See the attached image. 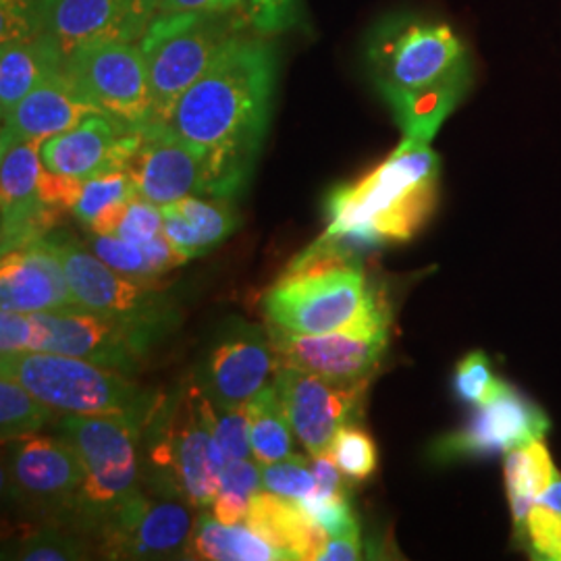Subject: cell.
Listing matches in <instances>:
<instances>
[{"label":"cell","mask_w":561,"mask_h":561,"mask_svg":"<svg viewBox=\"0 0 561 561\" xmlns=\"http://www.w3.org/2000/svg\"><path fill=\"white\" fill-rule=\"evenodd\" d=\"M42 141H18L2 146L0 210L2 254L20 250L55 231L59 217L44 208L41 198Z\"/></svg>","instance_id":"21"},{"label":"cell","mask_w":561,"mask_h":561,"mask_svg":"<svg viewBox=\"0 0 561 561\" xmlns=\"http://www.w3.org/2000/svg\"><path fill=\"white\" fill-rule=\"evenodd\" d=\"M537 503H541V505L553 510L556 514H560L561 516V477H558L556 481L551 482V484L542 491Z\"/></svg>","instance_id":"49"},{"label":"cell","mask_w":561,"mask_h":561,"mask_svg":"<svg viewBox=\"0 0 561 561\" xmlns=\"http://www.w3.org/2000/svg\"><path fill=\"white\" fill-rule=\"evenodd\" d=\"M4 479L18 502L42 514L81 512L85 466L67 439L30 435L9 442Z\"/></svg>","instance_id":"12"},{"label":"cell","mask_w":561,"mask_h":561,"mask_svg":"<svg viewBox=\"0 0 561 561\" xmlns=\"http://www.w3.org/2000/svg\"><path fill=\"white\" fill-rule=\"evenodd\" d=\"M34 36H48L69 57L78 46L101 38L140 42L154 20L148 0H27Z\"/></svg>","instance_id":"15"},{"label":"cell","mask_w":561,"mask_h":561,"mask_svg":"<svg viewBox=\"0 0 561 561\" xmlns=\"http://www.w3.org/2000/svg\"><path fill=\"white\" fill-rule=\"evenodd\" d=\"M83 243L104 264L131 279L159 280L164 273L187 262L164 233L140 243L121 240L117 236L90 233Z\"/></svg>","instance_id":"26"},{"label":"cell","mask_w":561,"mask_h":561,"mask_svg":"<svg viewBox=\"0 0 561 561\" xmlns=\"http://www.w3.org/2000/svg\"><path fill=\"white\" fill-rule=\"evenodd\" d=\"M0 301L2 310L23 314L78 308L59 254L46 236L2 254Z\"/></svg>","instance_id":"22"},{"label":"cell","mask_w":561,"mask_h":561,"mask_svg":"<svg viewBox=\"0 0 561 561\" xmlns=\"http://www.w3.org/2000/svg\"><path fill=\"white\" fill-rule=\"evenodd\" d=\"M248 27L240 11H196L150 21L140 48L148 67L152 121H169L181 94Z\"/></svg>","instance_id":"5"},{"label":"cell","mask_w":561,"mask_h":561,"mask_svg":"<svg viewBox=\"0 0 561 561\" xmlns=\"http://www.w3.org/2000/svg\"><path fill=\"white\" fill-rule=\"evenodd\" d=\"M358 558H360V528L329 537L321 553L322 561H354Z\"/></svg>","instance_id":"47"},{"label":"cell","mask_w":561,"mask_h":561,"mask_svg":"<svg viewBox=\"0 0 561 561\" xmlns=\"http://www.w3.org/2000/svg\"><path fill=\"white\" fill-rule=\"evenodd\" d=\"M312 468L317 474V495L321 497H343L347 495V484L343 481V472L337 466V461L333 460L331 451L322 454L319 458H312Z\"/></svg>","instance_id":"45"},{"label":"cell","mask_w":561,"mask_h":561,"mask_svg":"<svg viewBox=\"0 0 561 561\" xmlns=\"http://www.w3.org/2000/svg\"><path fill=\"white\" fill-rule=\"evenodd\" d=\"M279 368H298L341 382L368 381L389 340V314L324 335H294L268 324Z\"/></svg>","instance_id":"13"},{"label":"cell","mask_w":561,"mask_h":561,"mask_svg":"<svg viewBox=\"0 0 561 561\" xmlns=\"http://www.w3.org/2000/svg\"><path fill=\"white\" fill-rule=\"evenodd\" d=\"M154 18L196 11H240V0H148Z\"/></svg>","instance_id":"44"},{"label":"cell","mask_w":561,"mask_h":561,"mask_svg":"<svg viewBox=\"0 0 561 561\" xmlns=\"http://www.w3.org/2000/svg\"><path fill=\"white\" fill-rule=\"evenodd\" d=\"M185 560L279 561L287 558L245 524H222L213 516V512H202Z\"/></svg>","instance_id":"27"},{"label":"cell","mask_w":561,"mask_h":561,"mask_svg":"<svg viewBox=\"0 0 561 561\" xmlns=\"http://www.w3.org/2000/svg\"><path fill=\"white\" fill-rule=\"evenodd\" d=\"M83 190V181L69 175L53 173L46 167L42 169L41 175V198L44 208L53 213L55 217L62 219L67 210H73L78 204Z\"/></svg>","instance_id":"41"},{"label":"cell","mask_w":561,"mask_h":561,"mask_svg":"<svg viewBox=\"0 0 561 561\" xmlns=\"http://www.w3.org/2000/svg\"><path fill=\"white\" fill-rule=\"evenodd\" d=\"M127 175L146 201L167 206L202 192V162L167 121H148L129 157Z\"/></svg>","instance_id":"20"},{"label":"cell","mask_w":561,"mask_h":561,"mask_svg":"<svg viewBox=\"0 0 561 561\" xmlns=\"http://www.w3.org/2000/svg\"><path fill=\"white\" fill-rule=\"evenodd\" d=\"M144 421L127 414H67L60 419L62 439L73 445L88 472L81 503L85 518L102 522L140 491L138 445Z\"/></svg>","instance_id":"9"},{"label":"cell","mask_w":561,"mask_h":561,"mask_svg":"<svg viewBox=\"0 0 561 561\" xmlns=\"http://www.w3.org/2000/svg\"><path fill=\"white\" fill-rule=\"evenodd\" d=\"M300 0H240L245 25L256 34H279L300 21Z\"/></svg>","instance_id":"36"},{"label":"cell","mask_w":561,"mask_h":561,"mask_svg":"<svg viewBox=\"0 0 561 561\" xmlns=\"http://www.w3.org/2000/svg\"><path fill=\"white\" fill-rule=\"evenodd\" d=\"M192 505L141 491L113 510L102 524V553L113 560L187 558L196 528Z\"/></svg>","instance_id":"11"},{"label":"cell","mask_w":561,"mask_h":561,"mask_svg":"<svg viewBox=\"0 0 561 561\" xmlns=\"http://www.w3.org/2000/svg\"><path fill=\"white\" fill-rule=\"evenodd\" d=\"M329 451L333 460L337 461L343 477L354 482L368 481L379 463L377 445L373 437L356 424L341 426Z\"/></svg>","instance_id":"32"},{"label":"cell","mask_w":561,"mask_h":561,"mask_svg":"<svg viewBox=\"0 0 561 561\" xmlns=\"http://www.w3.org/2000/svg\"><path fill=\"white\" fill-rule=\"evenodd\" d=\"M368 62L403 138H435L472 83V62L454 30L439 21L391 18L368 42Z\"/></svg>","instance_id":"2"},{"label":"cell","mask_w":561,"mask_h":561,"mask_svg":"<svg viewBox=\"0 0 561 561\" xmlns=\"http://www.w3.org/2000/svg\"><path fill=\"white\" fill-rule=\"evenodd\" d=\"M129 201L115 202V204H111V206H106L104 210H101L96 215V219L90 222V227H88L90 233H94V236H117L121 222H123L125 215H127Z\"/></svg>","instance_id":"48"},{"label":"cell","mask_w":561,"mask_h":561,"mask_svg":"<svg viewBox=\"0 0 561 561\" xmlns=\"http://www.w3.org/2000/svg\"><path fill=\"white\" fill-rule=\"evenodd\" d=\"M317 474L312 463L304 456H289L285 460L262 463V489L289 500H306L317 493Z\"/></svg>","instance_id":"34"},{"label":"cell","mask_w":561,"mask_h":561,"mask_svg":"<svg viewBox=\"0 0 561 561\" xmlns=\"http://www.w3.org/2000/svg\"><path fill=\"white\" fill-rule=\"evenodd\" d=\"M503 477L514 514V524L522 535L530 510L537 505L539 495L560 474L551 461L549 449L541 439H537L505 454Z\"/></svg>","instance_id":"28"},{"label":"cell","mask_w":561,"mask_h":561,"mask_svg":"<svg viewBox=\"0 0 561 561\" xmlns=\"http://www.w3.org/2000/svg\"><path fill=\"white\" fill-rule=\"evenodd\" d=\"M67 65V55L48 36L2 42L0 55V111L9 113L42 80L59 73Z\"/></svg>","instance_id":"25"},{"label":"cell","mask_w":561,"mask_h":561,"mask_svg":"<svg viewBox=\"0 0 561 561\" xmlns=\"http://www.w3.org/2000/svg\"><path fill=\"white\" fill-rule=\"evenodd\" d=\"M90 113H101L81 96L65 69L42 80L2 115V146L44 141L76 127Z\"/></svg>","instance_id":"23"},{"label":"cell","mask_w":561,"mask_h":561,"mask_svg":"<svg viewBox=\"0 0 561 561\" xmlns=\"http://www.w3.org/2000/svg\"><path fill=\"white\" fill-rule=\"evenodd\" d=\"M227 491H236L245 497H254L262 489V463L261 461L231 460L225 463L221 472V486Z\"/></svg>","instance_id":"43"},{"label":"cell","mask_w":561,"mask_h":561,"mask_svg":"<svg viewBox=\"0 0 561 561\" xmlns=\"http://www.w3.org/2000/svg\"><path fill=\"white\" fill-rule=\"evenodd\" d=\"M275 81L273 46L240 34L181 94L167 123L201 159V196L240 194L268 129Z\"/></svg>","instance_id":"1"},{"label":"cell","mask_w":561,"mask_h":561,"mask_svg":"<svg viewBox=\"0 0 561 561\" xmlns=\"http://www.w3.org/2000/svg\"><path fill=\"white\" fill-rule=\"evenodd\" d=\"M524 539L542 560L561 561V516L537 503L524 526Z\"/></svg>","instance_id":"38"},{"label":"cell","mask_w":561,"mask_h":561,"mask_svg":"<svg viewBox=\"0 0 561 561\" xmlns=\"http://www.w3.org/2000/svg\"><path fill=\"white\" fill-rule=\"evenodd\" d=\"M2 377L20 381L27 391L65 414H127L150 419L157 403L123 370L94 362L21 352L2 356Z\"/></svg>","instance_id":"6"},{"label":"cell","mask_w":561,"mask_h":561,"mask_svg":"<svg viewBox=\"0 0 561 561\" xmlns=\"http://www.w3.org/2000/svg\"><path fill=\"white\" fill-rule=\"evenodd\" d=\"M169 312L104 314L92 310H55L32 314L30 352L62 354L117 370H134L159 340Z\"/></svg>","instance_id":"8"},{"label":"cell","mask_w":561,"mask_h":561,"mask_svg":"<svg viewBox=\"0 0 561 561\" xmlns=\"http://www.w3.org/2000/svg\"><path fill=\"white\" fill-rule=\"evenodd\" d=\"M57 250L71 294L81 310L104 314H144L164 310L159 280L125 277L90 252V248L69 233H46Z\"/></svg>","instance_id":"18"},{"label":"cell","mask_w":561,"mask_h":561,"mask_svg":"<svg viewBox=\"0 0 561 561\" xmlns=\"http://www.w3.org/2000/svg\"><path fill=\"white\" fill-rule=\"evenodd\" d=\"M20 553L21 560L27 561L81 560L85 558V547L57 528H42L23 539Z\"/></svg>","instance_id":"37"},{"label":"cell","mask_w":561,"mask_h":561,"mask_svg":"<svg viewBox=\"0 0 561 561\" xmlns=\"http://www.w3.org/2000/svg\"><path fill=\"white\" fill-rule=\"evenodd\" d=\"M250 502H252L250 497L240 495L236 491L219 489L217 500L213 503V516L222 524H241L245 522Z\"/></svg>","instance_id":"46"},{"label":"cell","mask_w":561,"mask_h":561,"mask_svg":"<svg viewBox=\"0 0 561 561\" xmlns=\"http://www.w3.org/2000/svg\"><path fill=\"white\" fill-rule=\"evenodd\" d=\"M248 422H250V442L254 458L261 463L285 460L291 456V424L280 405L275 382L266 387L245 403Z\"/></svg>","instance_id":"29"},{"label":"cell","mask_w":561,"mask_h":561,"mask_svg":"<svg viewBox=\"0 0 561 561\" xmlns=\"http://www.w3.org/2000/svg\"><path fill=\"white\" fill-rule=\"evenodd\" d=\"M140 127L106 113H90L76 127L42 141V164L53 173L81 181L125 171L138 146Z\"/></svg>","instance_id":"19"},{"label":"cell","mask_w":561,"mask_h":561,"mask_svg":"<svg viewBox=\"0 0 561 561\" xmlns=\"http://www.w3.org/2000/svg\"><path fill=\"white\" fill-rule=\"evenodd\" d=\"M138 192L134 187V181L127 175V171H115L99 175L92 180L83 181L80 201L73 206V217L90 227V222L96 219V215L106 206L119 201H129Z\"/></svg>","instance_id":"33"},{"label":"cell","mask_w":561,"mask_h":561,"mask_svg":"<svg viewBox=\"0 0 561 561\" xmlns=\"http://www.w3.org/2000/svg\"><path fill=\"white\" fill-rule=\"evenodd\" d=\"M152 443L148 447L154 491L194 510L213 507L221 486L225 456L215 437L217 408L192 381L164 414L154 408Z\"/></svg>","instance_id":"4"},{"label":"cell","mask_w":561,"mask_h":561,"mask_svg":"<svg viewBox=\"0 0 561 561\" xmlns=\"http://www.w3.org/2000/svg\"><path fill=\"white\" fill-rule=\"evenodd\" d=\"M162 233V208L159 210L157 204L146 201L140 194H136L129 201L127 215L121 222L117 238L121 240L140 241L152 240Z\"/></svg>","instance_id":"40"},{"label":"cell","mask_w":561,"mask_h":561,"mask_svg":"<svg viewBox=\"0 0 561 561\" xmlns=\"http://www.w3.org/2000/svg\"><path fill=\"white\" fill-rule=\"evenodd\" d=\"M547 428L549 421L541 408L503 382L491 400L477 405V412L466 426L439 439L433 456L447 461L507 454L526 443L542 439Z\"/></svg>","instance_id":"17"},{"label":"cell","mask_w":561,"mask_h":561,"mask_svg":"<svg viewBox=\"0 0 561 561\" xmlns=\"http://www.w3.org/2000/svg\"><path fill=\"white\" fill-rule=\"evenodd\" d=\"M175 206L192 225L201 256L227 240L238 227V217L233 208L222 198L202 201L196 196H185L183 201L175 202Z\"/></svg>","instance_id":"31"},{"label":"cell","mask_w":561,"mask_h":561,"mask_svg":"<svg viewBox=\"0 0 561 561\" xmlns=\"http://www.w3.org/2000/svg\"><path fill=\"white\" fill-rule=\"evenodd\" d=\"M245 526L283 551L287 560H321L322 549L329 541V533L298 500L283 497L266 489L252 497Z\"/></svg>","instance_id":"24"},{"label":"cell","mask_w":561,"mask_h":561,"mask_svg":"<svg viewBox=\"0 0 561 561\" xmlns=\"http://www.w3.org/2000/svg\"><path fill=\"white\" fill-rule=\"evenodd\" d=\"M439 173L431 144L403 138L368 175L329 194L327 231L354 233L375 248L412 240L437 206Z\"/></svg>","instance_id":"3"},{"label":"cell","mask_w":561,"mask_h":561,"mask_svg":"<svg viewBox=\"0 0 561 561\" xmlns=\"http://www.w3.org/2000/svg\"><path fill=\"white\" fill-rule=\"evenodd\" d=\"M279 370L268 333L233 322L210 350L196 382L217 410H236L252 400Z\"/></svg>","instance_id":"16"},{"label":"cell","mask_w":561,"mask_h":561,"mask_svg":"<svg viewBox=\"0 0 561 561\" xmlns=\"http://www.w3.org/2000/svg\"><path fill=\"white\" fill-rule=\"evenodd\" d=\"M215 437L221 445L225 460H248L254 456L250 442V422L245 405L236 410H217Z\"/></svg>","instance_id":"39"},{"label":"cell","mask_w":561,"mask_h":561,"mask_svg":"<svg viewBox=\"0 0 561 561\" xmlns=\"http://www.w3.org/2000/svg\"><path fill=\"white\" fill-rule=\"evenodd\" d=\"M502 379L493 375L491 362L482 352L468 354L456 368L454 391L463 403H470V405L486 403L502 389Z\"/></svg>","instance_id":"35"},{"label":"cell","mask_w":561,"mask_h":561,"mask_svg":"<svg viewBox=\"0 0 561 561\" xmlns=\"http://www.w3.org/2000/svg\"><path fill=\"white\" fill-rule=\"evenodd\" d=\"M65 73L96 111L131 127L152 121L148 67L140 42H85L67 57Z\"/></svg>","instance_id":"10"},{"label":"cell","mask_w":561,"mask_h":561,"mask_svg":"<svg viewBox=\"0 0 561 561\" xmlns=\"http://www.w3.org/2000/svg\"><path fill=\"white\" fill-rule=\"evenodd\" d=\"M34 335L32 314L15 310H2L0 314V352L2 356L30 352Z\"/></svg>","instance_id":"42"},{"label":"cell","mask_w":561,"mask_h":561,"mask_svg":"<svg viewBox=\"0 0 561 561\" xmlns=\"http://www.w3.org/2000/svg\"><path fill=\"white\" fill-rule=\"evenodd\" d=\"M268 324L294 335H324L389 314L360 264L308 275H280L264 296Z\"/></svg>","instance_id":"7"},{"label":"cell","mask_w":561,"mask_h":561,"mask_svg":"<svg viewBox=\"0 0 561 561\" xmlns=\"http://www.w3.org/2000/svg\"><path fill=\"white\" fill-rule=\"evenodd\" d=\"M55 410L27 391L20 381L2 377L0 381V435L2 442H15L38 435L53 421Z\"/></svg>","instance_id":"30"},{"label":"cell","mask_w":561,"mask_h":561,"mask_svg":"<svg viewBox=\"0 0 561 561\" xmlns=\"http://www.w3.org/2000/svg\"><path fill=\"white\" fill-rule=\"evenodd\" d=\"M273 382L294 435L310 458L327 454L341 426L354 422L368 385L331 381L298 368H279Z\"/></svg>","instance_id":"14"}]
</instances>
